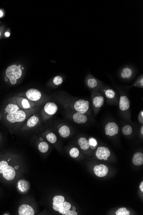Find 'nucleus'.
Returning a JSON list of instances; mask_svg holds the SVG:
<instances>
[{"label": "nucleus", "mask_w": 143, "mask_h": 215, "mask_svg": "<svg viewBox=\"0 0 143 215\" xmlns=\"http://www.w3.org/2000/svg\"><path fill=\"white\" fill-rule=\"evenodd\" d=\"M6 75L13 85L17 83V80L21 77L22 70L20 67L16 65H11L7 67L6 71Z\"/></svg>", "instance_id": "nucleus-1"}, {"label": "nucleus", "mask_w": 143, "mask_h": 215, "mask_svg": "<svg viewBox=\"0 0 143 215\" xmlns=\"http://www.w3.org/2000/svg\"><path fill=\"white\" fill-rule=\"evenodd\" d=\"M27 115L24 111L19 110L12 114H8L6 118L11 123L22 122L26 119Z\"/></svg>", "instance_id": "nucleus-2"}, {"label": "nucleus", "mask_w": 143, "mask_h": 215, "mask_svg": "<svg viewBox=\"0 0 143 215\" xmlns=\"http://www.w3.org/2000/svg\"><path fill=\"white\" fill-rule=\"evenodd\" d=\"M74 107L77 112L85 114L89 108V102L85 100H78L75 103Z\"/></svg>", "instance_id": "nucleus-3"}, {"label": "nucleus", "mask_w": 143, "mask_h": 215, "mask_svg": "<svg viewBox=\"0 0 143 215\" xmlns=\"http://www.w3.org/2000/svg\"><path fill=\"white\" fill-rule=\"evenodd\" d=\"M17 105L23 110H29L35 106L33 102L23 97H18L16 99Z\"/></svg>", "instance_id": "nucleus-4"}, {"label": "nucleus", "mask_w": 143, "mask_h": 215, "mask_svg": "<svg viewBox=\"0 0 143 215\" xmlns=\"http://www.w3.org/2000/svg\"><path fill=\"white\" fill-rule=\"evenodd\" d=\"M111 152L108 148L104 146H99L96 152V156L99 160H107L108 158L110 156Z\"/></svg>", "instance_id": "nucleus-5"}, {"label": "nucleus", "mask_w": 143, "mask_h": 215, "mask_svg": "<svg viewBox=\"0 0 143 215\" xmlns=\"http://www.w3.org/2000/svg\"><path fill=\"white\" fill-rule=\"evenodd\" d=\"M27 98L32 101H37L40 99L42 94L39 90L35 88H31L26 92Z\"/></svg>", "instance_id": "nucleus-6"}, {"label": "nucleus", "mask_w": 143, "mask_h": 215, "mask_svg": "<svg viewBox=\"0 0 143 215\" xmlns=\"http://www.w3.org/2000/svg\"><path fill=\"white\" fill-rule=\"evenodd\" d=\"M119 132V127L115 122H109L105 127V132L110 137L116 135Z\"/></svg>", "instance_id": "nucleus-7"}, {"label": "nucleus", "mask_w": 143, "mask_h": 215, "mask_svg": "<svg viewBox=\"0 0 143 215\" xmlns=\"http://www.w3.org/2000/svg\"><path fill=\"white\" fill-rule=\"evenodd\" d=\"M93 170L96 175L100 177L106 176L109 172L108 167L102 164L95 166Z\"/></svg>", "instance_id": "nucleus-8"}, {"label": "nucleus", "mask_w": 143, "mask_h": 215, "mask_svg": "<svg viewBox=\"0 0 143 215\" xmlns=\"http://www.w3.org/2000/svg\"><path fill=\"white\" fill-rule=\"evenodd\" d=\"M4 178L7 180H12L14 179L16 176V171L12 166H7L2 173Z\"/></svg>", "instance_id": "nucleus-9"}, {"label": "nucleus", "mask_w": 143, "mask_h": 215, "mask_svg": "<svg viewBox=\"0 0 143 215\" xmlns=\"http://www.w3.org/2000/svg\"><path fill=\"white\" fill-rule=\"evenodd\" d=\"M58 110L57 105L53 102L47 103L44 107V110L46 114L50 116H52L56 113Z\"/></svg>", "instance_id": "nucleus-10"}, {"label": "nucleus", "mask_w": 143, "mask_h": 215, "mask_svg": "<svg viewBox=\"0 0 143 215\" xmlns=\"http://www.w3.org/2000/svg\"><path fill=\"white\" fill-rule=\"evenodd\" d=\"M18 212L19 215H34V211L32 206L26 204H23L20 206Z\"/></svg>", "instance_id": "nucleus-11"}, {"label": "nucleus", "mask_w": 143, "mask_h": 215, "mask_svg": "<svg viewBox=\"0 0 143 215\" xmlns=\"http://www.w3.org/2000/svg\"><path fill=\"white\" fill-rule=\"evenodd\" d=\"M130 106L129 99L126 96H122L120 97L119 101V108L122 111L128 110Z\"/></svg>", "instance_id": "nucleus-12"}, {"label": "nucleus", "mask_w": 143, "mask_h": 215, "mask_svg": "<svg viewBox=\"0 0 143 215\" xmlns=\"http://www.w3.org/2000/svg\"><path fill=\"white\" fill-rule=\"evenodd\" d=\"M71 205L69 203L65 202L56 205H53V208L55 211H59L60 214H62L64 211L70 210Z\"/></svg>", "instance_id": "nucleus-13"}, {"label": "nucleus", "mask_w": 143, "mask_h": 215, "mask_svg": "<svg viewBox=\"0 0 143 215\" xmlns=\"http://www.w3.org/2000/svg\"><path fill=\"white\" fill-rule=\"evenodd\" d=\"M73 119L74 121L78 124L85 123L88 120V118L86 115L78 112L74 114Z\"/></svg>", "instance_id": "nucleus-14"}, {"label": "nucleus", "mask_w": 143, "mask_h": 215, "mask_svg": "<svg viewBox=\"0 0 143 215\" xmlns=\"http://www.w3.org/2000/svg\"><path fill=\"white\" fill-rule=\"evenodd\" d=\"M133 74V70L129 67L123 68L121 73V77L124 79H129Z\"/></svg>", "instance_id": "nucleus-15"}, {"label": "nucleus", "mask_w": 143, "mask_h": 215, "mask_svg": "<svg viewBox=\"0 0 143 215\" xmlns=\"http://www.w3.org/2000/svg\"><path fill=\"white\" fill-rule=\"evenodd\" d=\"M132 162L136 166L142 165L143 164V154L137 153L134 154L132 159Z\"/></svg>", "instance_id": "nucleus-16"}, {"label": "nucleus", "mask_w": 143, "mask_h": 215, "mask_svg": "<svg viewBox=\"0 0 143 215\" xmlns=\"http://www.w3.org/2000/svg\"><path fill=\"white\" fill-rule=\"evenodd\" d=\"M104 98L101 96H96L93 99V103L95 107L100 108L104 104Z\"/></svg>", "instance_id": "nucleus-17"}, {"label": "nucleus", "mask_w": 143, "mask_h": 215, "mask_svg": "<svg viewBox=\"0 0 143 215\" xmlns=\"http://www.w3.org/2000/svg\"><path fill=\"white\" fill-rule=\"evenodd\" d=\"M78 144L80 148L82 150H87L90 147L88 140L86 138L82 137L79 138L78 140Z\"/></svg>", "instance_id": "nucleus-18"}, {"label": "nucleus", "mask_w": 143, "mask_h": 215, "mask_svg": "<svg viewBox=\"0 0 143 215\" xmlns=\"http://www.w3.org/2000/svg\"><path fill=\"white\" fill-rule=\"evenodd\" d=\"M58 132L59 135L62 138H67L70 136V130L67 125H63L60 128Z\"/></svg>", "instance_id": "nucleus-19"}, {"label": "nucleus", "mask_w": 143, "mask_h": 215, "mask_svg": "<svg viewBox=\"0 0 143 215\" xmlns=\"http://www.w3.org/2000/svg\"><path fill=\"white\" fill-rule=\"evenodd\" d=\"M88 87L91 88H97L98 85V80L92 77H89L86 81Z\"/></svg>", "instance_id": "nucleus-20"}, {"label": "nucleus", "mask_w": 143, "mask_h": 215, "mask_svg": "<svg viewBox=\"0 0 143 215\" xmlns=\"http://www.w3.org/2000/svg\"><path fill=\"white\" fill-rule=\"evenodd\" d=\"M19 110L20 108L17 105L13 104H8L5 108V111L8 114H12L16 111H19Z\"/></svg>", "instance_id": "nucleus-21"}, {"label": "nucleus", "mask_w": 143, "mask_h": 215, "mask_svg": "<svg viewBox=\"0 0 143 215\" xmlns=\"http://www.w3.org/2000/svg\"><path fill=\"white\" fill-rule=\"evenodd\" d=\"M39 122V118L35 115L31 117L27 120V125L29 127H34Z\"/></svg>", "instance_id": "nucleus-22"}, {"label": "nucleus", "mask_w": 143, "mask_h": 215, "mask_svg": "<svg viewBox=\"0 0 143 215\" xmlns=\"http://www.w3.org/2000/svg\"><path fill=\"white\" fill-rule=\"evenodd\" d=\"M18 188L21 192H26L29 188L28 182L25 180H20L18 182Z\"/></svg>", "instance_id": "nucleus-23"}, {"label": "nucleus", "mask_w": 143, "mask_h": 215, "mask_svg": "<svg viewBox=\"0 0 143 215\" xmlns=\"http://www.w3.org/2000/svg\"><path fill=\"white\" fill-rule=\"evenodd\" d=\"M49 146L48 143L44 142H42L38 145V149L42 153H45L49 150Z\"/></svg>", "instance_id": "nucleus-24"}, {"label": "nucleus", "mask_w": 143, "mask_h": 215, "mask_svg": "<svg viewBox=\"0 0 143 215\" xmlns=\"http://www.w3.org/2000/svg\"><path fill=\"white\" fill-rule=\"evenodd\" d=\"M104 92L106 96L109 99L114 98L116 96L115 92L110 88L104 89Z\"/></svg>", "instance_id": "nucleus-25"}, {"label": "nucleus", "mask_w": 143, "mask_h": 215, "mask_svg": "<svg viewBox=\"0 0 143 215\" xmlns=\"http://www.w3.org/2000/svg\"><path fill=\"white\" fill-rule=\"evenodd\" d=\"M132 128L130 125H126L122 128V132L125 135H129L132 132Z\"/></svg>", "instance_id": "nucleus-26"}, {"label": "nucleus", "mask_w": 143, "mask_h": 215, "mask_svg": "<svg viewBox=\"0 0 143 215\" xmlns=\"http://www.w3.org/2000/svg\"><path fill=\"white\" fill-rule=\"evenodd\" d=\"M46 139L51 143H55L57 140V136L53 133H50L46 136Z\"/></svg>", "instance_id": "nucleus-27"}, {"label": "nucleus", "mask_w": 143, "mask_h": 215, "mask_svg": "<svg viewBox=\"0 0 143 215\" xmlns=\"http://www.w3.org/2000/svg\"><path fill=\"white\" fill-rule=\"evenodd\" d=\"M53 205H56V204H59V203L64 202L65 198H64V197L62 196H56L53 198Z\"/></svg>", "instance_id": "nucleus-28"}, {"label": "nucleus", "mask_w": 143, "mask_h": 215, "mask_svg": "<svg viewBox=\"0 0 143 215\" xmlns=\"http://www.w3.org/2000/svg\"><path fill=\"white\" fill-rule=\"evenodd\" d=\"M116 215H129L130 213L125 207H122L118 209L116 212Z\"/></svg>", "instance_id": "nucleus-29"}, {"label": "nucleus", "mask_w": 143, "mask_h": 215, "mask_svg": "<svg viewBox=\"0 0 143 215\" xmlns=\"http://www.w3.org/2000/svg\"><path fill=\"white\" fill-rule=\"evenodd\" d=\"M70 156L72 158H75L79 156V151L78 149L75 147L72 148L70 151Z\"/></svg>", "instance_id": "nucleus-30"}, {"label": "nucleus", "mask_w": 143, "mask_h": 215, "mask_svg": "<svg viewBox=\"0 0 143 215\" xmlns=\"http://www.w3.org/2000/svg\"><path fill=\"white\" fill-rule=\"evenodd\" d=\"M63 82V78L59 76H56L55 77H54V79L53 80V83L55 85H58L61 84Z\"/></svg>", "instance_id": "nucleus-31"}, {"label": "nucleus", "mask_w": 143, "mask_h": 215, "mask_svg": "<svg viewBox=\"0 0 143 215\" xmlns=\"http://www.w3.org/2000/svg\"><path fill=\"white\" fill-rule=\"evenodd\" d=\"M88 142L89 143L90 147H91L92 149H94L97 146V141H96V139H95L94 138H90L89 139Z\"/></svg>", "instance_id": "nucleus-32"}, {"label": "nucleus", "mask_w": 143, "mask_h": 215, "mask_svg": "<svg viewBox=\"0 0 143 215\" xmlns=\"http://www.w3.org/2000/svg\"><path fill=\"white\" fill-rule=\"evenodd\" d=\"M8 166V164L6 161H1L0 162V174H2L5 168Z\"/></svg>", "instance_id": "nucleus-33"}, {"label": "nucleus", "mask_w": 143, "mask_h": 215, "mask_svg": "<svg viewBox=\"0 0 143 215\" xmlns=\"http://www.w3.org/2000/svg\"><path fill=\"white\" fill-rule=\"evenodd\" d=\"M62 214L65 215H77V213L75 211H70V210L68 211H64L62 213Z\"/></svg>", "instance_id": "nucleus-34"}, {"label": "nucleus", "mask_w": 143, "mask_h": 215, "mask_svg": "<svg viewBox=\"0 0 143 215\" xmlns=\"http://www.w3.org/2000/svg\"><path fill=\"white\" fill-rule=\"evenodd\" d=\"M134 85H135V86H137V85H139V87H141V88H143V77L142 76L141 77V78H140V79H139V80L138 81V82H136Z\"/></svg>", "instance_id": "nucleus-35"}, {"label": "nucleus", "mask_w": 143, "mask_h": 215, "mask_svg": "<svg viewBox=\"0 0 143 215\" xmlns=\"http://www.w3.org/2000/svg\"><path fill=\"white\" fill-rule=\"evenodd\" d=\"M139 120L140 123H143V111H142L139 113Z\"/></svg>", "instance_id": "nucleus-36"}, {"label": "nucleus", "mask_w": 143, "mask_h": 215, "mask_svg": "<svg viewBox=\"0 0 143 215\" xmlns=\"http://www.w3.org/2000/svg\"><path fill=\"white\" fill-rule=\"evenodd\" d=\"M140 189H141V191L142 193H143V181H142L140 184V186H139Z\"/></svg>", "instance_id": "nucleus-37"}, {"label": "nucleus", "mask_w": 143, "mask_h": 215, "mask_svg": "<svg viewBox=\"0 0 143 215\" xmlns=\"http://www.w3.org/2000/svg\"><path fill=\"white\" fill-rule=\"evenodd\" d=\"M5 35L6 37H9V35H10V33H9V32H6L5 34Z\"/></svg>", "instance_id": "nucleus-38"}, {"label": "nucleus", "mask_w": 143, "mask_h": 215, "mask_svg": "<svg viewBox=\"0 0 143 215\" xmlns=\"http://www.w3.org/2000/svg\"><path fill=\"white\" fill-rule=\"evenodd\" d=\"M3 16V13L1 10H0V17H1Z\"/></svg>", "instance_id": "nucleus-39"}, {"label": "nucleus", "mask_w": 143, "mask_h": 215, "mask_svg": "<svg viewBox=\"0 0 143 215\" xmlns=\"http://www.w3.org/2000/svg\"><path fill=\"white\" fill-rule=\"evenodd\" d=\"M141 132L142 135H143V126H142V128L141 129Z\"/></svg>", "instance_id": "nucleus-40"}, {"label": "nucleus", "mask_w": 143, "mask_h": 215, "mask_svg": "<svg viewBox=\"0 0 143 215\" xmlns=\"http://www.w3.org/2000/svg\"><path fill=\"white\" fill-rule=\"evenodd\" d=\"M73 211H75V207H74V206H73Z\"/></svg>", "instance_id": "nucleus-41"}, {"label": "nucleus", "mask_w": 143, "mask_h": 215, "mask_svg": "<svg viewBox=\"0 0 143 215\" xmlns=\"http://www.w3.org/2000/svg\"><path fill=\"white\" fill-rule=\"evenodd\" d=\"M1 32H0V36H1Z\"/></svg>", "instance_id": "nucleus-42"}]
</instances>
